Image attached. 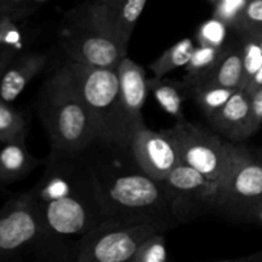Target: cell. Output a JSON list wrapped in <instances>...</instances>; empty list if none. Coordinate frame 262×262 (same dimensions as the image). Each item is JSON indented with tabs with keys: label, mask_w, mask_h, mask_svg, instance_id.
Returning <instances> with one entry per match:
<instances>
[{
	"label": "cell",
	"mask_w": 262,
	"mask_h": 262,
	"mask_svg": "<svg viewBox=\"0 0 262 262\" xmlns=\"http://www.w3.org/2000/svg\"><path fill=\"white\" fill-rule=\"evenodd\" d=\"M243 81L242 51L227 50L207 82L228 89L241 90ZM206 82V83H207ZM205 84V83H204Z\"/></svg>",
	"instance_id": "17"
},
{
	"label": "cell",
	"mask_w": 262,
	"mask_h": 262,
	"mask_svg": "<svg viewBox=\"0 0 262 262\" xmlns=\"http://www.w3.org/2000/svg\"><path fill=\"white\" fill-rule=\"evenodd\" d=\"M166 247L163 232L150 235L138 247L130 262H165Z\"/></svg>",
	"instance_id": "25"
},
{
	"label": "cell",
	"mask_w": 262,
	"mask_h": 262,
	"mask_svg": "<svg viewBox=\"0 0 262 262\" xmlns=\"http://www.w3.org/2000/svg\"><path fill=\"white\" fill-rule=\"evenodd\" d=\"M38 114L50 137L51 155L78 156L101 142L97 123L73 89L51 77L40 96Z\"/></svg>",
	"instance_id": "4"
},
{
	"label": "cell",
	"mask_w": 262,
	"mask_h": 262,
	"mask_svg": "<svg viewBox=\"0 0 262 262\" xmlns=\"http://www.w3.org/2000/svg\"><path fill=\"white\" fill-rule=\"evenodd\" d=\"M235 91L237 90L228 89V87L220 86V84L207 82V83L202 84L199 89L194 90L193 92L194 99H196L200 109L204 112V114L209 119L230 99V96Z\"/></svg>",
	"instance_id": "21"
},
{
	"label": "cell",
	"mask_w": 262,
	"mask_h": 262,
	"mask_svg": "<svg viewBox=\"0 0 262 262\" xmlns=\"http://www.w3.org/2000/svg\"><path fill=\"white\" fill-rule=\"evenodd\" d=\"M243 220H247V222L251 223H256V224L262 225V202L258 206H256L255 209L251 210L246 217Z\"/></svg>",
	"instance_id": "31"
},
{
	"label": "cell",
	"mask_w": 262,
	"mask_h": 262,
	"mask_svg": "<svg viewBox=\"0 0 262 262\" xmlns=\"http://www.w3.org/2000/svg\"><path fill=\"white\" fill-rule=\"evenodd\" d=\"M258 38H260V45H261V49H262V36H261V37H258Z\"/></svg>",
	"instance_id": "35"
},
{
	"label": "cell",
	"mask_w": 262,
	"mask_h": 262,
	"mask_svg": "<svg viewBox=\"0 0 262 262\" xmlns=\"http://www.w3.org/2000/svg\"><path fill=\"white\" fill-rule=\"evenodd\" d=\"M73 156L51 155L45 173L28 192L40 215L45 238L83 237L107 219L92 168L77 165Z\"/></svg>",
	"instance_id": "1"
},
{
	"label": "cell",
	"mask_w": 262,
	"mask_h": 262,
	"mask_svg": "<svg viewBox=\"0 0 262 262\" xmlns=\"http://www.w3.org/2000/svg\"><path fill=\"white\" fill-rule=\"evenodd\" d=\"M262 202V160L238 146L234 163L220 184L217 210L238 219Z\"/></svg>",
	"instance_id": "9"
},
{
	"label": "cell",
	"mask_w": 262,
	"mask_h": 262,
	"mask_svg": "<svg viewBox=\"0 0 262 262\" xmlns=\"http://www.w3.org/2000/svg\"><path fill=\"white\" fill-rule=\"evenodd\" d=\"M256 156H257L258 159H260V160H262V147L261 148H258L257 151H256V154H255Z\"/></svg>",
	"instance_id": "34"
},
{
	"label": "cell",
	"mask_w": 262,
	"mask_h": 262,
	"mask_svg": "<svg viewBox=\"0 0 262 262\" xmlns=\"http://www.w3.org/2000/svg\"><path fill=\"white\" fill-rule=\"evenodd\" d=\"M209 122L217 132L234 142L252 136L250 95L245 90H237L230 99L209 118Z\"/></svg>",
	"instance_id": "13"
},
{
	"label": "cell",
	"mask_w": 262,
	"mask_h": 262,
	"mask_svg": "<svg viewBox=\"0 0 262 262\" xmlns=\"http://www.w3.org/2000/svg\"><path fill=\"white\" fill-rule=\"evenodd\" d=\"M246 36H262V0H247L233 23Z\"/></svg>",
	"instance_id": "23"
},
{
	"label": "cell",
	"mask_w": 262,
	"mask_h": 262,
	"mask_svg": "<svg viewBox=\"0 0 262 262\" xmlns=\"http://www.w3.org/2000/svg\"><path fill=\"white\" fill-rule=\"evenodd\" d=\"M247 0H217L215 18L227 25H233Z\"/></svg>",
	"instance_id": "27"
},
{
	"label": "cell",
	"mask_w": 262,
	"mask_h": 262,
	"mask_svg": "<svg viewBox=\"0 0 262 262\" xmlns=\"http://www.w3.org/2000/svg\"><path fill=\"white\" fill-rule=\"evenodd\" d=\"M261 87H262V66L258 68V71L256 72L255 76L251 78V81L248 82L247 86H246V89H245V91L247 92L248 95H251V94H253L256 90L261 89Z\"/></svg>",
	"instance_id": "30"
},
{
	"label": "cell",
	"mask_w": 262,
	"mask_h": 262,
	"mask_svg": "<svg viewBox=\"0 0 262 262\" xmlns=\"http://www.w3.org/2000/svg\"><path fill=\"white\" fill-rule=\"evenodd\" d=\"M251 125L253 133L257 132L262 125V87L250 95Z\"/></svg>",
	"instance_id": "28"
},
{
	"label": "cell",
	"mask_w": 262,
	"mask_h": 262,
	"mask_svg": "<svg viewBox=\"0 0 262 262\" xmlns=\"http://www.w3.org/2000/svg\"><path fill=\"white\" fill-rule=\"evenodd\" d=\"M210 2H211V3H214V4H216V3H217V0H210Z\"/></svg>",
	"instance_id": "36"
},
{
	"label": "cell",
	"mask_w": 262,
	"mask_h": 262,
	"mask_svg": "<svg viewBox=\"0 0 262 262\" xmlns=\"http://www.w3.org/2000/svg\"><path fill=\"white\" fill-rule=\"evenodd\" d=\"M61 46L68 60L117 69L127 50L115 28V12L104 0H89L66 17Z\"/></svg>",
	"instance_id": "3"
},
{
	"label": "cell",
	"mask_w": 262,
	"mask_h": 262,
	"mask_svg": "<svg viewBox=\"0 0 262 262\" xmlns=\"http://www.w3.org/2000/svg\"><path fill=\"white\" fill-rule=\"evenodd\" d=\"M161 132L176 147L179 163L192 166L216 183H223L234 163L238 146L186 120H179L173 128Z\"/></svg>",
	"instance_id": "7"
},
{
	"label": "cell",
	"mask_w": 262,
	"mask_h": 262,
	"mask_svg": "<svg viewBox=\"0 0 262 262\" xmlns=\"http://www.w3.org/2000/svg\"><path fill=\"white\" fill-rule=\"evenodd\" d=\"M26 118L20 112L0 99V143L26 138Z\"/></svg>",
	"instance_id": "22"
},
{
	"label": "cell",
	"mask_w": 262,
	"mask_h": 262,
	"mask_svg": "<svg viewBox=\"0 0 262 262\" xmlns=\"http://www.w3.org/2000/svg\"><path fill=\"white\" fill-rule=\"evenodd\" d=\"M147 86L148 91L152 92L154 97L163 107V110L176 118L177 122L184 120L183 109H182L184 99L176 84L155 77L152 79H147Z\"/></svg>",
	"instance_id": "19"
},
{
	"label": "cell",
	"mask_w": 262,
	"mask_h": 262,
	"mask_svg": "<svg viewBox=\"0 0 262 262\" xmlns=\"http://www.w3.org/2000/svg\"><path fill=\"white\" fill-rule=\"evenodd\" d=\"M146 3L147 0H122L115 10V28L120 41L127 49Z\"/></svg>",
	"instance_id": "20"
},
{
	"label": "cell",
	"mask_w": 262,
	"mask_h": 262,
	"mask_svg": "<svg viewBox=\"0 0 262 262\" xmlns=\"http://www.w3.org/2000/svg\"><path fill=\"white\" fill-rule=\"evenodd\" d=\"M169 227L146 217H107L81 237L74 258L78 262L130 261L145 239Z\"/></svg>",
	"instance_id": "6"
},
{
	"label": "cell",
	"mask_w": 262,
	"mask_h": 262,
	"mask_svg": "<svg viewBox=\"0 0 262 262\" xmlns=\"http://www.w3.org/2000/svg\"><path fill=\"white\" fill-rule=\"evenodd\" d=\"M241 261H248V262H261L262 261V251L261 252L255 253V255H251V256H246V257L239 258Z\"/></svg>",
	"instance_id": "32"
},
{
	"label": "cell",
	"mask_w": 262,
	"mask_h": 262,
	"mask_svg": "<svg viewBox=\"0 0 262 262\" xmlns=\"http://www.w3.org/2000/svg\"><path fill=\"white\" fill-rule=\"evenodd\" d=\"M48 55L27 53L13 59L0 77V99L12 102L19 96L27 84L45 68Z\"/></svg>",
	"instance_id": "14"
},
{
	"label": "cell",
	"mask_w": 262,
	"mask_h": 262,
	"mask_svg": "<svg viewBox=\"0 0 262 262\" xmlns=\"http://www.w3.org/2000/svg\"><path fill=\"white\" fill-rule=\"evenodd\" d=\"M117 72L120 100L135 132L138 127L145 124L142 118V109L148 94L145 69L132 59L125 56L118 64Z\"/></svg>",
	"instance_id": "12"
},
{
	"label": "cell",
	"mask_w": 262,
	"mask_h": 262,
	"mask_svg": "<svg viewBox=\"0 0 262 262\" xmlns=\"http://www.w3.org/2000/svg\"><path fill=\"white\" fill-rule=\"evenodd\" d=\"M97 193L107 217H146L170 225L176 222L163 183L138 170L100 176L94 170Z\"/></svg>",
	"instance_id": "5"
},
{
	"label": "cell",
	"mask_w": 262,
	"mask_h": 262,
	"mask_svg": "<svg viewBox=\"0 0 262 262\" xmlns=\"http://www.w3.org/2000/svg\"><path fill=\"white\" fill-rule=\"evenodd\" d=\"M225 25L223 20L214 19L207 20L206 23L201 26L199 31V43L202 45H212V46H223L225 38Z\"/></svg>",
	"instance_id": "26"
},
{
	"label": "cell",
	"mask_w": 262,
	"mask_h": 262,
	"mask_svg": "<svg viewBox=\"0 0 262 262\" xmlns=\"http://www.w3.org/2000/svg\"><path fill=\"white\" fill-rule=\"evenodd\" d=\"M128 151L136 165L160 183L179 164L178 152L171 141L163 132H154L145 124L132 133Z\"/></svg>",
	"instance_id": "11"
},
{
	"label": "cell",
	"mask_w": 262,
	"mask_h": 262,
	"mask_svg": "<svg viewBox=\"0 0 262 262\" xmlns=\"http://www.w3.org/2000/svg\"><path fill=\"white\" fill-rule=\"evenodd\" d=\"M194 43L191 38H183L166 49L154 63H151L150 68L155 77L163 78L165 74L170 73L171 71L186 67L191 59L192 53L194 50Z\"/></svg>",
	"instance_id": "18"
},
{
	"label": "cell",
	"mask_w": 262,
	"mask_h": 262,
	"mask_svg": "<svg viewBox=\"0 0 262 262\" xmlns=\"http://www.w3.org/2000/svg\"><path fill=\"white\" fill-rule=\"evenodd\" d=\"M243 59V81L241 90H245L248 82L251 81L258 68L262 66V49L260 38L247 36L245 46L242 50Z\"/></svg>",
	"instance_id": "24"
},
{
	"label": "cell",
	"mask_w": 262,
	"mask_h": 262,
	"mask_svg": "<svg viewBox=\"0 0 262 262\" xmlns=\"http://www.w3.org/2000/svg\"><path fill=\"white\" fill-rule=\"evenodd\" d=\"M40 164L41 161L28 151L26 138L3 143L0 148V183L18 182Z\"/></svg>",
	"instance_id": "15"
},
{
	"label": "cell",
	"mask_w": 262,
	"mask_h": 262,
	"mask_svg": "<svg viewBox=\"0 0 262 262\" xmlns=\"http://www.w3.org/2000/svg\"><path fill=\"white\" fill-rule=\"evenodd\" d=\"M163 187L176 222H187L209 210H217L220 184L192 166L179 163Z\"/></svg>",
	"instance_id": "8"
},
{
	"label": "cell",
	"mask_w": 262,
	"mask_h": 262,
	"mask_svg": "<svg viewBox=\"0 0 262 262\" xmlns=\"http://www.w3.org/2000/svg\"><path fill=\"white\" fill-rule=\"evenodd\" d=\"M53 78L73 89L81 97L96 120L102 143L128 150L133 127L120 100L117 69L67 60Z\"/></svg>",
	"instance_id": "2"
},
{
	"label": "cell",
	"mask_w": 262,
	"mask_h": 262,
	"mask_svg": "<svg viewBox=\"0 0 262 262\" xmlns=\"http://www.w3.org/2000/svg\"><path fill=\"white\" fill-rule=\"evenodd\" d=\"M14 56L15 49L13 46H3V48H0V77L4 73L10 61L14 59Z\"/></svg>",
	"instance_id": "29"
},
{
	"label": "cell",
	"mask_w": 262,
	"mask_h": 262,
	"mask_svg": "<svg viewBox=\"0 0 262 262\" xmlns=\"http://www.w3.org/2000/svg\"><path fill=\"white\" fill-rule=\"evenodd\" d=\"M227 49L224 46H212V45H202L199 43L192 53L191 59L187 63L186 68V81L189 90L194 91L206 83L210 78L214 69L216 68L220 59L224 56Z\"/></svg>",
	"instance_id": "16"
},
{
	"label": "cell",
	"mask_w": 262,
	"mask_h": 262,
	"mask_svg": "<svg viewBox=\"0 0 262 262\" xmlns=\"http://www.w3.org/2000/svg\"><path fill=\"white\" fill-rule=\"evenodd\" d=\"M104 2H106L107 4L112 5L113 9H114V12H115V10H117V8H118V5L120 4V2H122V0H104Z\"/></svg>",
	"instance_id": "33"
},
{
	"label": "cell",
	"mask_w": 262,
	"mask_h": 262,
	"mask_svg": "<svg viewBox=\"0 0 262 262\" xmlns=\"http://www.w3.org/2000/svg\"><path fill=\"white\" fill-rule=\"evenodd\" d=\"M42 239L40 215L28 192L0 209V260H10Z\"/></svg>",
	"instance_id": "10"
}]
</instances>
